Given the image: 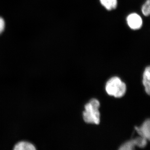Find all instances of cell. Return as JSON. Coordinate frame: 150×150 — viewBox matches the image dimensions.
<instances>
[{
  "label": "cell",
  "mask_w": 150,
  "mask_h": 150,
  "mask_svg": "<svg viewBox=\"0 0 150 150\" xmlns=\"http://www.w3.org/2000/svg\"><path fill=\"white\" fill-rule=\"evenodd\" d=\"M100 102L98 100L93 98L85 105L83 111L84 121L86 123L98 124L100 122V113L99 111Z\"/></svg>",
  "instance_id": "1"
},
{
  "label": "cell",
  "mask_w": 150,
  "mask_h": 150,
  "mask_svg": "<svg viewBox=\"0 0 150 150\" xmlns=\"http://www.w3.org/2000/svg\"><path fill=\"white\" fill-rule=\"evenodd\" d=\"M105 91L109 95L120 98L126 93V84L122 81L118 77H113L110 79L105 85Z\"/></svg>",
  "instance_id": "2"
},
{
  "label": "cell",
  "mask_w": 150,
  "mask_h": 150,
  "mask_svg": "<svg viewBox=\"0 0 150 150\" xmlns=\"http://www.w3.org/2000/svg\"><path fill=\"white\" fill-rule=\"evenodd\" d=\"M127 23L131 29L137 30L139 29L142 25V18L137 13H133L127 17Z\"/></svg>",
  "instance_id": "3"
},
{
  "label": "cell",
  "mask_w": 150,
  "mask_h": 150,
  "mask_svg": "<svg viewBox=\"0 0 150 150\" xmlns=\"http://www.w3.org/2000/svg\"><path fill=\"white\" fill-rule=\"evenodd\" d=\"M138 134L143 138L146 139L150 140V120L147 119L144 122L143 124L140 127H135Z\"/></svg>",
  "instance_id": "4"
},
{
  "label": "cell",
  "mask_w": 150,
  "mask_h": 150,
  "mask_svg": "<svg viewBox=\"0 0 150 150\" xmlns=\"http://www.w3.org/2000/svg\"><path fill=\"white\" fill-rule=\"evenodd\" d=\"M149 66L146 67L143 74V83L145 91L149 95L150 91V69Z\"/></svg>",
  "instance_id": "5"
},
{
  "label": "cell",
  "mask_w": 150,
  "mask_h": 150,
  "mask_svg": "<svg viewBox=\"0 0 150 150\" xmlns=\"http://www.w3.org/2000/svg\"><path fill=\"white\" fill-rule=\"evenodd\" d=\"M14 150H35L36 148L32 143L26 141H21L14 146Z\"/></svg>",
  "instance_id": "6"
},
{
  "label": "cell",
  "mask_w": 150,
  "mask_h": 150,
  "mask_svg": "<svg viewBox=\"0 0 150 150\" xmlns=\"http://www.w3.org/2000/svg\"><path fill=\"white\" fill-rule=\"evenodd\" d=\"M103 6L108 10L110 11L116 8L117 0H100Z\"/></svg>",
  "instance_id": "7"
},
{
  "label": "cell",
  "mask_w": 150,
  "mask_h": 150,
  "mask_svg": "<svg viewBox=\"0 0 150 150\" xmlns=\"http://www.w3.org/2000/svg\"><path fill=\"white\" fill-rule=\"evenodd\" d=\"M136 146V144L135 139L131 140L126 142L125 144H123L119 148V149L121 150H133Z\"/></svg>",
  "instance_id": "8"
},
{
  "label": "cell",
  "mask_w": 150,
  "mask_h": 150,
  "mask_svg": "<svg viewBox=\"0 0 150 150\" xmlns=\"http://www.w3.org/2000/svg\"><path fill=\"white\" fill-rule=\"evenodd\" d=\"M136 142V146L139 147L144 148L146 146L147 140L142 137H138L134 139Z\"/></svg>",
  "instance_id": "9"
},
{
  "label": "cell",
  "mask_w": 150,
  "mask_h": 150,
  "mask_svg": "<svg viewBox=\"0 0 150 150\" xmlns=\"http://www.w3.org/2000/svg\"><path fill=\"white\" fill-rule=\"evenodd\" d=\"M142 12L146 16H148L150 13V0H147L142 8Z\"/></svg>",
  "instance_id": "10"
},
{
  "label": "cell",
  "mask_w": 150,
  "mask_h": 150,
  "mask_svg": "<svg viewBox=\"0 0 150 150\" xmlns=\"http://www.w3.org/2000/svg\"><path fill=\"white\" fill-rule=\"evenodd\" d=\"M5 28V22L4 19L0 18V34L4 31Z\"/></svg>",
  "instance_id": "11"
}]
</instances>
